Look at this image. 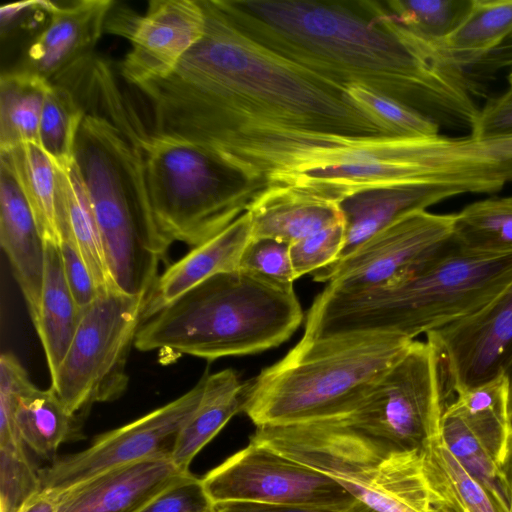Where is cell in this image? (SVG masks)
<instances>
[{
	"label": "cell",
	"mask_w": 512,
	"mask_h": 512,
	"mask_svg": "<svg viewBox=\"0 0 512 512\" xmlns=\"http://www.w3.org/2000/svg\"><path fill=\"white\" fill-rule=\"evenodd\" d=\"M201 2V39L170 75L136 87L152 134L202 146L268 185L313 169L337 148L400 137L346 88L248 38L216 0Z\"/></svg>",
	"instance_id": "1"
},
{
	"label": "cell",
	"mask_w": 512,
	"mask_h": 512,
	"mask_svg": "<svg viewBox=\"0 0 512 512\" xmlns=\"http://www.w3.org/2000/svg\"><path fill=\"white\" fill-rule=\"evenodd\" d=\"M256 43L344 88L361 85L472 132L480 106L466 70L398 25L383 1L216 0Z\"/></svg>",
	"instance_id": "2"
},
{
	"label": "cell",
	"mask_w": 512,
	"mask_h": 512,
	"mask_svg": "<svg viewBox=\"0 0 512 512\" xmlns=\"http://www.w3.org/2000/svg\"><path fill=\"white\" fill-rule=\"evenodd\" d=\"M512 281V255L482 257L452 240L401 279L378 288L314 300L303 338L387 333L414 340L464 319L491 302Z\"/></svg>",
	"instance_id": "3"
},
{
	"label": "cell",
	"mask_w": 512,
	"mask_h": 512,
	"mask_svg": "<svg viewBox=\"0 0 512 512\" xmlns=\"http://www.w3.org/2000/svg\"><path fill=\"white\" fill-rule=\"evenodd\" d=\"M303 317L294 286L237 268L209 277L143 321L134 346L208 361L254 354L288 340Z\"/></svg>",
	"instance_id": "4"
},
{
	"label": "cell",
	"mask_w": 512,
	"mask_h": 512,
	"mask_svg": "<svg viewBox=\"0 0 512 512\" xmlns=\"http://www.w3.org/2000/svg\"><path fill=\"white\" fill-rule=\"evenodd\" d=\"M413 341L387 333L302 337L281 360L246 382L242 412L256 427L340 418Z\"/></svg>",
	"instance_id": "5"
},
{
	"label": "cell",
	"mask_w": 512,
	"mask_h": 512,
	"mask_svg": "<svg viewBox=\"0 0 512 512\" xmlns=\"http://www.w3.org/2000/svg\"><path fill=\"white\" fill-rule=\"evenodd\" d=\"M74 161L93 207L115 286L129 295L147 296L172 241L156 221L141 150L105 118L86 114Z\"/></svg>",
	"instance_id": "6"
},
{
	"label": "cell",
	"mask_w": 512,
	"mask_h": 512,
	"mask_svg": "<svg viewBox=\"0 0 512 512\" xmlns=\"http://www.w3.org/2000/svg\"><path fill=\"white\" fill-rule=\"evenodd\" d=\"M512 172L504 137L441 134L379 137L346 147L334 166L297 174L281 184L339 203L360 190L393 184H430L466 193L502 190Z\"/></svg>",
	"instance_id": "7"
},
{
	"label": "cell",
	"mask_w": 512,
	"mask_h": 512,
	"mask_svg": "<svg viewBox=\"0 0 512 512\" xmlns=\"http://www.w3.org/2000/svg\"><path fill=\"white\" fill-rule=\"evenodd\" d=\"M250 441L324 474L378 512H436L422 449H402L336 420L256 427Z\"/></svg>",
	"instance_id": "8"
},
{
	"label": "cell",
	"mask_w": 512,
	"mask_h": 512,
	"mask_svg": "<svg viewBox=\"0 0 512 512\" xmlns=\"http://www.w3.org/2000/svg\"><path fill=\"white\" fill-rule=\"evenodd\" d=\"M140 150L156 221L172 242L193 247L206 242L268 186L186 140L151 133Z\"/></svg>",
	"instance_id": "9"
},
{
	"label": "cell",
	"mask_w": 512,
	"mask_h": 512,
	"mask_svg": "<svg viewBox=\"0 0 512 512\" xmlns=\"http://www.w3.org/2000/svg\"><path fill=\"white\" fill-rule=\"evenodd\" d=\"M146 296L119 290L87 307L50 388L74 416L93 403L119 398L128 385L126 365L143 322Z\"/></svg>",
	"instance_id": "10"
},
{
	"label": "cell",
	"mask_w": 512,
	"mask_h": 512,
	"mask_svg": "<svg viewBox=\"0 0 512 512\" xmlns=\"http://www.w3.org/2000/svg\"><path fill=\"white\" fill-rule=\"evenodd\" d=\"M448 393L437 350L414 340L351 410L328 420L402 449H423L440 435Z\"/></svg>",
	"instance_id": "11"
},
{
	"label": "cell",
	"mask_w": 512,
	"mask_h": 512,
	"mask_svg": "<svg viewBox=\"0 0 512 512\" xmlns=\"http://www.w3.org/2000/svg\"><path fill=\"white\" fill-rule=\"evenodd\" d=\"M201 481L213 506L256 502L340 511L355 500L328 476L251 441Z\"/></svg>",
	"instance_id": "12"
},
{
	"label": "cell",
	"mask_w": 512,
	"mask_h": 512,
	"mask_svg": "<svg viewBox=\"0 0 512 512\" xmlns=\"http://www.w3.org/2000/svg\"><path fill=\"white\" fill-rule=\"evenodd\" d=\"M204 378L173 401L121 427L96 436L79 452L40 469L42 492L53 497L114 468L151 458L170 457L178 434L197 407Z\"/></svg>",
	"instance_id": "13"
},
{
	"label": "cell",
	"mask_w": 512,
	"mask_h": 512,
	"mask_svg": "<svg viewBox=\"0 0 512 512\" xmlns=\"http://www.w3.org/2000/svg\"><path fill=\"white\" fill-rule=\"evenodd\" d=\"M453 214L411 213L366 240L352 254L311 275L335 293H356L389 285L446 246Z\"/></svg>",
	"instance_id": "14"
},
{
	"label": "cell",
	"mask_w": 512,
	"mask_h": 512,
	"mask_svg": "<svg viewBox=\"0 0 512 512\" xmlns=\"http://www.w3.org/2000/svg\"><path fill=\"white\" fill-rule=\"evenodd\" d=\"M455 393L504 373L512 357V281L474 314L426 334Z\"/></svg>",
	"instance_id": "15"
},
{
	"label": "cell",
	"mask_w": 512,
	"mask_h": 512,
	"mask_svg": "<svg viewBox=\"0 0 512 512\" xmlns=\"http://www.w3.org/2000/svg\"><path fill=\"white\" fill-rule=\"evenodd\" d=\"M206 15L201 0H151L143 15L132 14L124 37L131 48L119 65L135 87L170 75L201 39Z\"/></svg>",
	"instance_id": "16"
},
{
	"label": "cell",
	"mask_w": 512,
	"mask_h": 512,
	"mask_svg": "<svg viewBox=\"0 0 512 512\" xmlns=\"http://www.w3.org/2000/svg\"><path fill=\"white\" fill-rule=\"evenodd\" d=\"M114 4L111 0L50 1L48 23L33 38L16 69L52 82L93 53Z\"/></svg>",
	"instance_id": "17"
},
{
	"label": "cell",
	"mask_w": 512,
	"mask_h": 512,
	"mask_svg": "<svg viewBox=\"0 0 512 512\" xmlns=\"http://www.w3.org/2000/svg\"><path fill=\"white\" fill-rule=\"evenodd\" d=\"M189 473L179 470L170 457L123 465L55 496L56 512H138Z\"/></svg>",
	"instance_id": "18"
},
{
	"label": "cell",
	"mask_w": 512,
	"mask_h": 512,
	"mask_svg": "<svg viewBox=\"0 0 512 512\" xmlns=\"http://www.w3.org/2000/svg\"><path fill=\"white\" fill-rule=\"evenodd\" d=\"M0 243L33 322L42 293L45 240L17 179L1 159Z\"/></svg>",
	"instance_id": "19"
},
{
	"label": "cell",
	"mask_w": 512,
	"mask_h": 512,
	"mask_svg": "<svg viewBox=\"0 0 512 512\" xmlns=\"http://www.w3.org/2000/svg\"><path fill=\"white\" fill-rule=\"evenodd\" d=\"M461 194L459 189L443 185L393 184L360 190L345 197L338 203L345 223V243L333 263L352 254L397 220Z\"/></svg>",
	"instance_id": "20"
},
{
	"label": "cell",
	"mask_w": 512,
	"mask_h": 512,
	"mask_svg": "<svg viewBox=\"0 0 512 512\" xmlns=\"http://www.w3.org/2000/svg\"><path fill=\"white\" fill-rule=\"evenodd\" d=\"M252 238L247 212L217 235L169 266L146 296L143 321L209 277L239 268L246 245Z\"/></svg>",
	"instance_id": "21"
},
{
	"label": "cell",
	"mask_w": 512,
	"mask_h": 512,
	"mask_svg": "<svg viewBox=\"0 0 512 512\" xmlns=\"http://www.w3.org/2000/svg\"><path fill=\"white\" fill-rule=\"evenodd\" d=\"M246 212L252 238L290 245L343 219L337 203L287 184H269Z\"/></svg>",
	"instance_id": "22"
},
{
	"label": "cell",
	"mask_w": 512,
	"mask_h": 512,
	"mask_svg": "<svg viewBox=\"0 0 512 512\" xmlns=\"http://www.w3.org/2000/svg\"><path fill=\"white\" fill-rule=\"evenodd\" d=\"M200 401L181 428L171 460L182 472H190L196 455L239 412L243 411L246 382L233 369L205 375Z\"/></svg>",
	"instance_id": "23"
},
{
	"label": "cell",
	"mask_w": 512,
	"mask_h": 512,
	"mask_svg": "<svg viewBox=\"0 0 512 512\" xmlns=\"http://www.w3.org/2000/svg\"><path fill=\"white\" fill-rule=\"evenodd\" d=\"M82 314L83 310L66 282L59 245L45 241L42 293L33 324L43 346L50 375L64 359Z\"/></svg>",
	"instance_id": "24"
},
{
	"label": "cell",
	"mask_w": 512,
	"mask_h": 512,
	"mask_svg": "<svg viewBox=\"0 0 512 512\" xmlns=\"http://www.w3.org/2000/svg\"><path fill=\"white\" fill-rule=\"evenodd\" d=\"M56 169L59 221L63 220L69 227L100 294L118 290L110 275L93 207L75 161L56 166Z\"/></svg>",
	"instance_id": "25"
},
{
	"label": "cell",
	"mask_w": 512,
	"mask_h": 512,
	"mask_svg": "<svg viewBox=\"0 0 512 512\" xmlns=\"http://www.w3.org/2000/svg\"><path fill=\"white\" fill-rule=\"evenodd\" d=\"M17 179L45 241L59 245V195L54 162L35 143L0 150Z\"/></svg>",
	"instance_id": "26"
},
{
	"label": "cell",
	"mask_w": 512,
	"mask_h": 512,
	"mask_svg": "<svg viewBox=\"0 0 512 512\" xmlns=\"http://www.w3.org/2000/svg\"><path fill=\"white\" fill-rule=\"evenodd\" d=\"M14 422L28 449L43 459H56L59 446L76 432L71 415L52 388L40 389L32 382L18 394Z\"/></svg>",
	"instance_id": "27"
},
{
	"label": "cell",
	"mask_w": 512,
	"mask_h": 512,
	"mask_svg": "<svg viewBox=\"0 0 512 512\" xmlns=\"http://www.w3.org/2000/svg\"><path fill=\"white\" fill-rule=\"evenodd\" d=\"M511 35L512 0H472L458 26L446 37L431 41L466 70Z\"/></svg>",
	"instance_id": "28"
},
{
	"label": "cell",
	"mask_w": 512,
	"mask_h": 512,
	"mask_svg": "<svg viewBox=\"0 0 512 512\" xmlns=\"http://www.w3.org/2000/svg\"><path fill=\"white\" fill-rule=\"evenodd\" d=\"M455 394L446 408L462 419L500 464L511 431L505 374Z\"/></svg>",
	"instance_id": "29"
},
{
	"label": "cell",
	"mask_w": 512,
	"mask_h": 512,
	"mask_svg": "<svg viewBox=\"0 0 512 512\" xmlns=\"http://www.w3.org/2000/svg\"><path fill=\"white\" fill-rule=\"evenodd\" d=\"M453 244L482 257L512 255V196L490 197L454 213Z\"/></svg>",
	"instance_id": "30"
},
{
	"label": "cell",
	"mask_w": 512,
	"mask_h": 512,
	"mask_svg": "<svg viewBox=\"0 0 512 512\" xmlns=\"http://www.w3.org/2000/svg\"><path fill=\"white\" fill-rule=\"evenodd\" d=\"M49 81L14 69L0 78V150L39 143V124Z\"/></svg>",
	"instance_id": "31"
},
{
	"label": "cell",
	"mask_w": 512,
	"mask_h": 512,
	"mask_svg": "<svg viewBox=\"0 0 512 512\" xmlns=\"http://www.w3.org/2000/svg\"><path fill=\"white\" fill-rule=\"evenodd\" d=\"M422 450L424 469L432 489L456 512H506L460 465L441 435Z\"/></svg>",
	"instance_id": "32"
},
{
	"label": "cell",
	"mask_w": 512,
	"mask_h": 512,
	"mask_svg": "<svg viewBox=\"0 0 512 512\" xmlns=\"http://www.w3.org/2000/svg\"><path fill=\"white\" fill-rule=\"evenodd\" d=\"M440 435L466 472L487 490L504 511L509 512V493L499 462L462 419L447 408L442 417Z\"/></svg>",
	"instance_id": "33"
},
{
	"label": "cell",
	"mask_w": 512,
	"mask_h": 512,
	"mask_svg": "<svg viewBox=\"0 0 512 512\" xmlns=\"http://www.w3.org/2000/svg\"><path fill=\"white\" fill-rule=\"evenodd\" d=\"M85 115L68 88L50 83L39 124L38 145L56 166L74 161L75 143Z\"/></svg>",
	"instance_id": "34"
},
{
	"label": "cell",
	"mask_w": 512,
	"mask_h": 512,
	"mask_svg": "<svg viewBox=\"0 0 512 512\" xmlns=\"http://www.w3.org/2000/svg\"><path fill=\"white\" fill-rule=\"evenodd\" d=\"M472 0H389L385 8L398 25L430 39L449 35L461 22Z\"/></svg>",
	"instance_id": "35"
},
{
	"label": "cell",
	"mask_w": 512,
	"mask_h": 512,
	"mask_svg": "<svg viewBox=\"0 0 512 512\" xmlns=\"http://www.w3.org/2000/svg\"><path fill=\"white\" fill-rule=\"evenodd\" d=\"M25 444L0 445V512H22L42 492L40 469Z\"/></svg>",
	"instance_id": "36"
},
{
	"label": "cell",
	"mask_w": 512,
	"mask_h": 512,
	"mask_svg": "<svg viewBox=\"0 0 512 512\" xmlns=\"http://www.w3.org/2000/svg\"><path fill=\"white\" fill-rule=\"evenodd\" d=\"M347 93L365 113L391 129L400 137L439 134L440 127L420 112L369 88L350 85Z\"/></svg>",
	"instance_id": "37"
},
{
	"label": "cell",
	"mask_w": 512,
	"mask_h": 512,
	"mask_svg": "<svg viewBox=\"0 0 512 512\" xmlns=\"http://www.w3.org/2000/svg\"><path fill=\"white\" fill-rule=\"evenodd\" d=\"M239 268L283 286L296 280L290 244L272 238H251L243 250Z\"/></svg>",
	"instance_id": "38"
},
{
	"label": "cell",
	"mask_w": 512,
	"mask_h": 512,
	"mask_svg": "<svg viewBox=\"0 0 512 512\" xmlns=\"http://www.w3.org/2000/svg\"><path fill=\"white\" fill-rule=\"evenodd\" d=\"M345 223L340 220L290 245L296 279L333 263L345 243Z\"/></svg>",
	"instance_id": "39"
},
{
	"label": "cell",
	"mask_w": 512,
	"mask_h": 512,
	"mask_svg": "<svg viewBox=\"0 0 512 512\" xmlns=\"http://www.w3.org/2000/svg\"><path fill=\"white\" fill-rule=\"evenodd\" d=\"M59 233L64 276L76 303L84 311L96 300L100 292L69 227L63 220L59 221Z\"/></svg>",
	"instance_id": "40"
},
{
	"label": "cell",
	"mask_w": 512,
	"mask_h": 512,
	"mask_svg": "<svg viewBox=\"0 0 512 512\" xmlns=\"http://www.w3.org/2000/svg\"><path fill=\"white\" fill-rule=\"evenodd\" d=\"M201 478L192 473L164 490L138 512H212Z\"/></svg>",
	"instance_id": "41"
},
{
	"label": "cell",
	"mask_w": 512,
	"mask_h": 512,
	"mask_svg": "<svg viewBox=\"0 0 512 512\" xmlns=\"http://www.w3.org/2000/svg\"><path fill=\"white\" fill-rule=\"evenodd\" d=\"M479 137L512 135V89L490 98L480 112L470 133Z\"/></svg>",
	"instance_id": "42"
},
{
	"label": "cell",
	"mask_w": 512,
	"mask_h": 512,
	"mask_svg": "<svg viewBox=\"0 0 512 512\" xmlns=\"http://www.w3.org/2000/svg\"><path fill=\"white\" fill-rule=\"evenodd\" d=\"M216 512H339L334 509L299 506L277 505L256 502H230L214 506Z\"/></svg>",
	"instance_id": "43"
},
{
	"label": "cell",
	"mask_w": 512,
	"mask_h": 512,
	"mask_svg": "<svg viewBox=\"0 0 512 512\" xmlns=\"http://www.w3.org/2000/svg\"><path fill=\"white\" fill-rule=\"evenodd\" d=\"M482 65L488 71L504 65L512 66V35L497 49L482 58Z\"/></svg>",
	"instance_id": "44"
},
{
	"label": "cell",
	"mask_w": 512,
	"mask_h": 512,
	"mask_svg": "<svg viewBox=\"0 0 512 512\" xmlns=\"http://www.w3.org/2000/svg\"><path fill=\"white\" fill-rule=\"evenodd\" d=\"M500 468L509 493V512H512V433H510Z\"/></svg>",
	"instance_id": "45"
},
{
	"label": "cell",
	"mask_w": 512,
	"mask_h": 512,
	"mask_svg": "<svg viewBox=\"0 0 512 512\" xmlns=\"http://www.w3.org/2000/svg\"><path fill=\"white\" fill-rule=\"evenodd\" d=\"M22 512H56V499L49 494L41 492Z\"/></svg>",
	"instance_id": "46"
},
{
	"label": "cell",
	"mask_w": 512,
	"mask_h": 512,
	"mask_svg": "<svg viewBox=\"0 0 512 512\" xmlns=\"http://www.w3.org/2000/svg\"><path fill=\"white\" fill-rule=\"evenodd\" d=\"M504 374L508 382V415L512 422V357L504 370Z\"/></svg>",
	"instance_id": "47"
},
{
	"label": "cell",
	"mask_w": 512,
	"mask_h": 512,
	"mask_svg": "<svg viewBox=\"0 0 512 512\" xmlns=\"http://www.w3.org/2000/svg\"><path fill=\"white\" fill-rule=\"evenodd\" d=\"M339 512H378L375 509L369 507L368 505L358 501L354 500L351 504H349L344 509L340 510Z\"/></svg>",
	"instance_id": "48"
},
{
	"label": "cell",
	"mask_w": 512,
	"mask_h": 512,
	"mask_svg": "<svg viewBox=\"0 0 512 512\" xmlns=\"http://www.w3.org/2000/svg\"><path fill=\"white\" fill-rule=\"evenodd\" d=\"M436 512H456L448 503L442 505Z\"/></svg>",
	"instance_id": "49"
},
{
	"label": "cell",
	"mask_w": 512,
	"mask_h": 512,
	"mask_svg": "<svg viewBox=\"0 0 512 512\" xmlns=\"http://www.w3.org/2000/svg\"><path fill=\"white\" fill-rule=\"evenodd\" d=\"M507 80H508L509 88L512 89V66H511V70L507 76Z\"/></svg>",
	"instance_id": "50"
},
{
	"label": "cell",
	"mask_w": 512,
	"mask_h": 512,
	"mask_svg": "<svg viewBox=\"0 0 512 512\" xmlns=\"http://www.w3.org/2000/svg\"><path fill=\"white\" fill-rule=\"evenodd\" d=\"M510 433H512V422H511V431H510Z\"/></svg>",
	"instance_id": "51"
},
{
	"label": "cell",
	"mask_w": 512,
	"mask_h": 512,
	"mask_svg": "<svg viewBox=\"0 0 512 512\" xmlns=\"http://www.w3.org/2000/svg\"><path fill=\"white\" fill-rule=\"evenodd\" d=\"M212 512H216L215 510H213Z\"/></svg>",
	"instance_id": "52"
}]
</instances>
